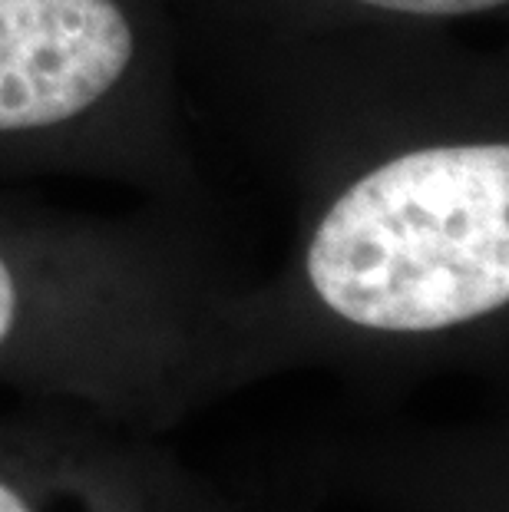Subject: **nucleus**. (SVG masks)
<instances>
[{
	"mask_svg": "<svg viewBox=\"0 0 509 512\" xmlns=\"http://www.w3.org/2000/svg\"><path fill=\"white\" fill-rule=\"evenodd\" d=\"M308 278L344 321L440 331L509 301V149L440 146L357 179L308 245Z\"/></svg>",
	"mask_w": 509,
	"mask_h": 512,
	"instance_id": "f257e3e1",
	"label": "nucleus"
},
{
	"mask_svg": "<svg viewBox=\"0 0 509 512\" xmlns=\"http://www.w3.org/2000/svg\"><path fill=\"white\" fill-rule=\"evenodd\" d=\"M129 57L133 30L113 0H0V129L83 113Z\"/></svg>",
	"mask_w": 509,
	"mask_h": 512,
	"instance_id": "f03ea898",
	"label": "nucleus"
},
{
	"mask_svg": "<svg viewBox=\"0 0 509 512\" xmlns=\"http://www.w3.org/2000/svg\"><path fill=\"white\" fill-rule=\"evenodd\" d=\"M361 4L397 10V14H420V17H460V14H480L506 4V0H361Z\"/></svg>",
	"mask_w": 509,
	"mask_h": 512,
	"instance_id": "7ed1b4c3",
	"label": "nucleus"
},
{
	"mask_svg": "<svg viewBox=\"0 0 509 512\" xmlns=\"http://www.w3.org/2000/svg\"><path fill=\"white\" fill-rule=\"evenodd\" d=\"M14 311H17V291H14V278H10L7 265L0 261V341L7 337L10 324H14Z\"/></svg>",
	"mask_w": 509,
	"mask_h": 512,
	"instance_id": "20e7f679",
	"label": "nucleus"
},
{
	"mask_svg": "<svg viewBox=\"0 0 509 512\" xmlns=\"http://www.w3.org/2000/svg\"><path fill=\"white\" fill-rule=\"evenodd\" d=\"M0 512H30V509L20 503V496H14L4 483H0Z\"/></svg>",
	"mask_w": 509,
	"mask_h": 512,
	"instance_id": "39448f33",
	"label": "nucleus"
}]
</instances>
